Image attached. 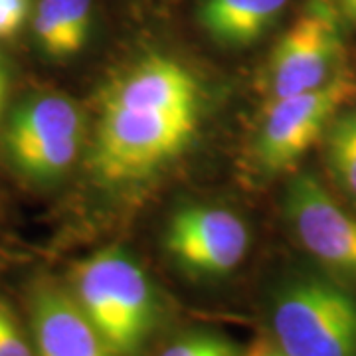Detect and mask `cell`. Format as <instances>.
<instances>
[{
  "label": "cell",
  "mask_w": 356,
  "mask_h": 356,
  "mask_svg": "<svg viewBox=\"0 0 356 356\" xmlns=\"http://www.w3.org/2000/svg\"><path fill=\"white\" fill-rule=\"evenodd\" d=\"M67 287L115 356H137L153 337L161 305L140 264L119 248L77 261Z\"/></svg>",
  "instance_id": "obj_1"
},
{
  "label": "cell",
  "mask_w": 356,
  "mask_h": 356,
  "mask_svg": "<svg viewBox=\"0 0 356 356\" xmlns=\"http://www.w3.org/2000/svg\"><path fill=\"white\" fill-rule=\"evenodd\" d=\"M194 111H140L103 107L91 166L107 184H127L156 172L182 153L196 133Z\"/></svg>",
  "instance_id": "obj_2"
},
{
  "label": "cell",
  "mask_w": 356,
  "mask_h": 356,
  "mask_svg": "<svg viewBox=\"0 0 356 356\" xmlns=\"http://www.w3.org/2000/svg\"><path fill=\"white\" fill-rule=\"evenodd\" d=\"M271 332L287 356H356V297L325 277H295L271 301Z\"/></svg>",
  "instance_id": "obj_3"
},
{
  "label": "cell",
  "mask_w": 356,
  "mask_h": 356,
  "mask_svg": "<svg viewBox=\"0 0 356 356\" xmlns=\"http://www.w3.org/2000/svg\"><path fill=\"white\" fill-rule=\"evenodd\" d=\"M250 229L222 206L191 204L177 210L165 229V250L178 269L198 280H220L242 266Z\"/></svg>",
  "instance_id": "obj_4"
},
{
  "label": "cell",
  "mask_w": 356,
  "mask_h": 356,
  "mask_svg": "<svg viewBox=\"0 0 356 356\" xmlns=\"http://www.w3.org/2000/svg\"><path fill=\"white\" fill-rule=\"evenodd\" d=\"M343 56L339 20L325 2H313L293 22L271 51L267 83L271 99L329 83Z\"/></svg>",
  "instance_id": "obj_5"
},
{
  "label": "cell",
  "mask_w": 356,
  "mask_h": 356,
  "mask_svg": "<svg viewBox=\"0 0 356 356\" xmlns=\"http://www.w3.org/2000/svg\"><path fill=\"white\" fill-rule=\"evenodd\" d=\"M353 93L344 76L311 91L271 99L257 135L259 163L269 170L293 166L317 143Z\"/></svg>",
  "instance_id": "obj_6"
},
{
  "label": "cell",
  "mask_w": 356,
  "mask_h": 356,
  "mask_svg": "<svg viewBox=\"0 0 356 356\" xmlns=\"http://www.w3.org/2000/svg\"><path fill=\"white\" fill-rule=\"evenodd\" d=\"M285 214L301 245L323 266L356 281V220L346 214L309 172L295 177Z\"/></svg>",
  "instance_id": "obj_7"
},
{
  "label": "cell",
  "mask_w": 356,
  "mask_h": 356,
  "mask_svg": "<svg viewBox=\"0 0 356 356\" xmlns=\"http://www.w3.org/2000/svg\"><path fill=\"white\" fill-rule=\"evenodd\" d=\"M30 339L36 356H115L67 283L40 277L28 291Z\"/></svg>",
  "instance_id": "obj_8"
},
{
  "label": "cell",
  "mask_w": 356,
  "mask_h": 356,
  "mask_svg": "<svg viewBox=\"0 0 356 356\" xmlns=\"http://www.w3.org/2000/svg\"><path fill=\"white\" fill-rule=\"evenodd\" d=\"M103 107L200 113V88L192 72L165 54L143 56L107 86Z\"/></svg>",
  "instance_id": "obj_9"
},
{
  "label": "cell",
  "mask_w": 356,
  "mask_h": 356,
  "mask_svg": "<svg viewBox=\"0 0 356 356\" xmlns=\"http://www.w3.org/2000/svg\"><path fill=\"white\" fill-rule=\"evenodd\" d=\"M83 135V115L70 97L44 93L22 102L10 115L4 145L13 156L46 143Z\"/></svg>",
  "instance_id": "obj_10"
},
{
  "label": "cell",
  "mask_w": 356,
  "mask_h": 356,
  "mask_svg": "<svg viewBox=\"0 0 356 356\" xmlns=\"http://www.w3.org/2000/svg\"><path fill=\"white\" fill-rule=\"evenodd\" d=\"M289 0H202L198 20L224 46H248L273 24Z\"/></svg>",
  "instance_id": "obj_11"
},
{
  "label": "cell",
  "mask_w": 356,
  "mask_h": 356,
  "mask_svg": "<svg viewBox=\"0 0 356 356\" xmlns=\"http://www.w3.org/2000/svg\"><path fill=\"white\" fill-rule=\"evenodd\" d=\"M93 0H40L34 14V38L54 60H67L83 50L91 28Z\"/></svg>",
  "instance_id": "obj_12"
},
{
  "label": "cell",
  "mask_w": 356,
  "mask_h": 356,
  "mask_svg": "<svg viewBox=\"0 0 356 356\" xmlns=\"http://www.w3.org/2000/svg\"><path fill=\"white\" fill-rule=\"evenodd\" d=\"M83 147V135H72L54 143L26 149L13 154L14 166L32 180H54L65 175Z\"/></svg>",
  "instance_id": "obj_13"
},
{
  "label": "cell",
  "mask_w": 356,
  "mask_h": 356,
  "mask_svg": "<svg viewBox=\"0 0 356 356\" xmlns=\"http://www.w3.org/2000/svg\"><path fill=\"white\" fill-rule=\"evenodd\" d=\"M325 149L332 175L356 198V109L334 115L325 133Z\"/></svg>",
  "instance_id": "obj_14"
},
{
  "label": "cell",
  "mask_w": 356,
  "mask_h": 356,
  "mask_svg": "<svg viewBox=\"0 0 356 356\" xmlns=\"http://www.w3.org/2000/svg\"><path fill=\"white\" fill-rule=\"evenodd\" d=\"M156 356H242V350L222 334L200 331L178 337Z\"/></svg>",
  "instance_id": "obj_15"
},
{
  "label": "cell",
  "mask_w": 356,
  "mask_h": 356,
  "mask_svg": "<svg viewBox=\"0 0 356 356\" xmlns=\"http://www.w3.org/2000/svg\"><path fill=\"white\" fill-rule=\"evenodd\" d=\"M0 356H36L32 339L4 299H0Z\"/></svg>",
  "instance_id": "obj_16"
},
{
  "label": "cell",
  "mask_w": 356,
  "mask_h": 356,
  "mask_svg": "<svg viewBox=\"0 0 356 356\" xmlns=\"http://www.w3.org/2000/svg\"><path fill=\"white\" fill-rule=\"evenodd\" d=\"M28 16V0H0V40L13 38Z\"/></svg>",
  "instance_id": "obj_17"
},
{
  "label": "cell",
  "mask_w": 356,
  "mask_h": 356,
  "mask_svg": "<svg viewBox=\"0 0 356 356\" xmlns=\"http://www.w3.org/2000/svg\"><path fill=\"white\" fill-rule=\"evenodd\" d=\"M242 356H287L280 346L275 344V341H269V339H257Z\"/></svg>",
  "instance_id": "obj_18"
},
{
  "label": "cell",
  "mask_w": 356,
  "mask_h": 356,
  "mask_svg": "<svg viewBox=\"0 0 356 356\" xmlns=\"http://www.w3.org/2000/svg\"><path fill=\"white\" fill-rule=\"evenodd\" d=\"M8 91H10V74H8V65L6 60L0 51V117L6 109V102H8Z\"/></svg>",
  "instance_id": "obj_19"
},
{
  "label": "cell",
  "mask_w": 356,
  "mask_h": 356,
  "mask_svg": "<svg viewBox=\"0 0 356 356\" xmlns=\"http://www.w3.org/2000/svg\"><path fill=\"white\" fill-rule=\"evenodd\" d=\"M339 8L348 22L356 24V0H339Z\"/></svg>",
  "instance_id": "obj_20"
}]
</instances>
